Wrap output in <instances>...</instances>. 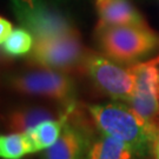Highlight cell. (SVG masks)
Segmentation results:
<instances>
[{
	"mask_svg": "<svg viewBox=\"0 0 159 159\" xmlns=\"http://www.w3.org/2000/svg\"><path fill=\"white\" fill-rule=\"evenodd\" d=\"M8 59L10 58L6 56L5 53H4V51L1 50V47H0V64H5L8 61Z\"/></svg>",
	"mask_w": 159,
	"mask_h": 159,
	"instance_id": "cell-16",
	"label": "cell"
},
{
	"mask_svg": "<svg viewBox=\"0 0 159 159\" xmlns=\"http://www.w3.org/2000/svg\"><path fill=\"white\" fill-rule=\"evenodd\" d=\"M96 41L102 54L118 64L133 65L159 48V37L148 25H102L96 27Z\"/></svg>",
	"mask_w": 159,
	"mask_h": 159,
	"instance_id": "cell-2",
	"label": "cell"
},
{
	"mask_svg": "<svg viewBox=\"0 0 159 159\" xmlns=\"http://www.w3.org/2000/svg\"><path fill=\"white\" fill-rule=\"evenodd\" d=\"M54 112L41 105H25L16 107L5 116V126L11 132L23 133L44 120L54 119Z\"/></svg>",
	"mask_w": 159,
	"mask_h": 159,
	"instance_id": "cell-10",
	"label": "cell"
},
{
	"mask_svg": "<svg viewBox=\"0 0 159 159\" xmlns=\"http://www.w3.org/2000/svg\"><path fill=\"white\" fill-rule=\"evenodd\" d=\"M5 83L19 94L45 98L66 106L73 105L77 96L75 84L67 72L43 66L7 74Z\"/></svg>",
	"mask_w": 159,
	"mask_h": 159,
	"instance_id": "cell-3",
	"label": "cell"
},
{
	"mask_svg": "<svg viewBox=\"0 0 159 159\" xmlns=\"http://www.w3.org/2000/svg\"><path fill=\"white\" fill-rule=\"evenodd\" d=\"M153 153H154V158H156V157H159V137H158V139H157V142H156V144H154Z\"/></svg>",
	"mask_w": 159,
	"mask_h": 159,
	"instance_id": "cell-17",
	"label": "cell"
},
{
	"mask_svg": "<svg viewBox=\"0 0 159 159\" xmlns=\"http://www.w3.org/2000/svg\"><path fill=\"white\" fill-rule=\"evenodd\" d=\"M158 125H159V123H158Z\"/></svg>",
	"mask_w": 159,
	"mask_h": 159,
	"instance_id": "cell-20",
	"label": "cell"
},
{
	"mask_svg": "<svg viewBox=\"0 0 159 159\" xmlns=\"http://www.w3.org/2000/svg\"><path fill=\"white\" fill-rule=\"evenodd\" d=\"M12 31H13L12 24L7 19L0 16V45L4 44V41L8 38Z\"/></svg>",
	"mask_w": 159,
	"mask_h": 159,
	"instance_id": "cell-15",
	"label": "cell"
},
{
	"mask_svg": "<svg viewBox=\"0 0 159 159\" xmlns=\"http://www.w3.org/2000/svg\"><path fill=\"white\" fill-rule=\"evenodd\" d=\"M26 154H30V151L24 133L11 132L0 134V158L21 159Z\"/></svg>",
	"mask_w": 159,
	"mask_h": 159,
	"instance_id": "cell-14",
	"label": "cell"
},
{
	"mask_svg": "<svg viewBox=\"0 0 159 159\" xmlns=\"http://www.w3.org/2000/svg\"><path fill=\"white\" fill-rule=\"evenodd\" d=\"M154 159H159V157H156V158H154Z\"/></svg>",
	"mask_w": 159,
	"mask_h": 159,
	"instance_id": "cell-19",
	"label": "cell"
},
{
	"mask_svg": "<svg viewBox=\"0 0 159 159\" xmlns=\"http://www.w3.org/2000/svg\"><path fill=\"white\" fill-rule=\"evenodd\" d=\"M87 148L85 134L66 123L59 139L43 151L40 159H85Z\"/></svg>",
	"mask_w": 159,
	"mask_h": 159,
	"instance_id": "cell-8",
	"label": "cell"
},
{
	"mask_svg": "<svg viewBox=\"0 0 159 159\" xmlns=\"http://www.w3.org/2000/svg\"><path fill=\"white\" fill-rule=\"evenodd\" d=\"M136 78V89L127 104L143 118L158 124L159 66L148 61L130 65Z\"/></svg>",
	"mask_w": 159,
	"mask_h": 159,
	"instance_id": "cell-6",
	"label": "cell"
},
{
	"mask_svg": "<svg viewBox=\"0 0 159 159\" xmlns=\"http://www.w3.org/2000/svg\"><path fill=\"white\" fill-rule=\"evenodd\" d=\"M137 156L134 150L125 143L114 137L102 134L89 145L85 159H134Z\"/></svg>",
	"mask_w": 159,
	"mask_h": 159,
	"instance_id": "cell-11",
	"label": "cell"
},
{
	"mask_svg": "<svg viewBox=\"0 0 159 159\" xmlns=\"http://www.w3.org/2000/svg\"><path fill=\"white\" fill-rule=\"evenodd\" d=\"M73 106L74 104L67 106L66 112L61 114L60 118L44 120L23 132L29 146L30 154L43 152L44 150L48 148L57 142L65 127V124L67 123L68 116L73 111Z\"/></svg>",
	"mask_w": 159,
	"mask_h": 159,
	"instance_id": "cell-7",
	"label": "cell"
},
{
	"mask_svg": "<svg viewBox=\"0 0 159 159\" xmlns=\"http://www.w3.org/2000/svg\"><path fill=\"white\" fill-rule=\"evenodd\" d=\"M12 10L19 24L33 32L47 6L45 0H10Z\"/></svg>",
	"mask_w": 159,
	"mask_h": 159,
	"instance_id": "cell-12",
	"label": "cell"
},
{
	"mask_svg": "<svg viewBox=\"0 0 159 159\" xmlns=\"http://www.w3.org/2000/svg\"><path fill=\"white\" fill-rule=\"evenodd\" d=\"M87 111L102 134L125 143L138 156L153 151L159 137L158 124L143 118L127 102L114 100L92 104L87 105Z\"/></svg>",
	"mask_w": 159,
	"mask_h": 159,
	"instance_id": "cell-1",
	"label": "cell"
},
{
	"mask_svg": "<svg viewBox=\"0 0 159 159\" xmlns=\"http://www.w3.org/2000/svg\"><path fill=\"white\" fill-rule=\"evenodd\" d=\"M34 45L33 33L25 27L13 29L8 38L1 45V50L8 58H18L30 54Z\"/></svg>",
	"mask_w": 159,
	"mask_h": 159,
	"instance_id": "cell-13",
	"label": "cell"
},
{
	"mask_svg": "<svg viewBox=\"0 0 159 159\" xmlns=\"http://www.w3.org/2000/svg\"><path fill=\"white\" fill-rule=\"evenodd\" d=\"M86 53L78 31L73 30L64 34L34 39L29 60L35 66L71 72L83 68Z\"/></svg>",
	"mask_w": 159,
	"mask_h": 159,
	"instance_id": "cell-4",
	"label": "cell"
},
{
	"mask_svg": "<svg viewBox=\"0 0 159 159\" xmlns=\"http://www.w3.org/2000/svg\"><path fill=\"white\" fill-rule=\"evenodd\" d=\"M83 70L93 85L113 100L127 102L136 89V78L131 67H123L104 54L87 51Z\"/></svg>",
	"mask_w": 159,
	"mask_h": 159,
	"instance_id": "cell-5",
	"label": "cell"
},
{
	"mask_svg": "<svg viewBox=\"0 0 159 159\" xmlns=\"http://www.w3.org/2000/svg\"><path fill=\"white\" fill-rule=\"evenodd\" d=\"M96 10L102 25H146L130 0H96Z\"/></svg>",
	"mask_w": 159,
	"mask_h": 159,
	"instance_id": "cell-9",
	"label": "cell"
},
{
	"mask_svg": "<svg viewBox=\"0 0 159 159\" xmlns=\"http://www.w3.org/2000/svg\"><path fill=\"white\" fill-rule=\"evenodd\" d=\"M150 61H151V63H153V64H156V65H158V66H159V57L154 58V59L150 60Z\"/></svg>",
	"mask_w": 159,
	"mask_h": 159,
	"instance_id": "cell-18",
	"label": "cell"
}]
</instances>
